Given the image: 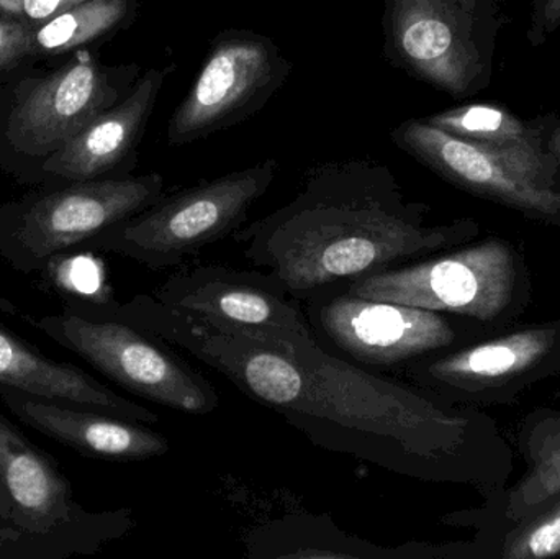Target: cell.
<instances>
[{"label": "cell", "instance_id": "obj_1", "mask_svg": "<svg viewBox=\"0 0 560 559\" xmlns=\"http://www.w3.org/2000/svg\"><path fill=\"white\" fill-rule=\"evenodd\" d=\"M280 343L303 377L278 416L313 445L415 481L469 486L483 499L509 486L513 449L482 409L355 366L313 335Z\"/></svg>", "mask_w": 560, "mask_h": 559}, {"label": "cell", "instance_id": "obj_2", "mask_svg": "<svg viewBox=\"0 0 560 559\" xmlns=\"http://www.w3.org/2000/svg\"><path fill=\"white\" fill-rule=\"evenodd\" d=\"M428 213L427 203L405 197L387 164L326 161L306 171L295 197L233 238L303 304L479 236L474 220L430 223Z\"/></svg>", "mask_w": 560, "mask_h": 559}, {"label": "cell", "instance_id": "obj_3", "mask_svg": "<svg viewBox=\"0 0 560 559\" xmlns=\"http://www.w3.org/2000/svg\"><path fill=\"white\" fill-rule=\"evenodd\" d=\"M140 75L137 62L105 65L97 48L0 71V171L39 186L43 164L120 102Z\"/></svg>", "mask_w": 560, "mask_h": 559}, {"label": "cell", "instance_id": "obj_4", "mask_svg": "<svg viewBox=\"0 0 560 559\" xmlns=\"http://www.w3.org/2000/svg\"><path fill=\"white\" fill-rule=\"evenodd\" d=\"M135 527L130 508L79 504L59 463L0 414V559L92 557Z\"/></svg>", "mask_w": 560, "mask_h": 559}, {"label": "cell", "instance_id": "obj_5", "mask_svg": "<svg viewBox=\"0 0 560 559\" xmlns=\"http://www.w3.org/2000/svg\"><path fill=\"white\" fill-rule=\"evenodd\" d=\"M339 292L459 315L500 331L528 312L533 279L515 243L489 236L364 276Z\"/></svg>", "mask_w": 560, "mask_h": 559}, {"label": "cell", "instance_id": "obj_6", "mask_svg": "<svg viewBox=\"0 0 560 559\" xmlns=\"http://www.w3.org/2000/svg\"><path fill=\"white\" fill-rule=\"evenodd\" d=\"M278 171V161L265 160L173 194L164 193L137 216L92 236L84 249L114 253L154 272L174 271L207 246L235 235L248 220L252 207L275 183Z\"/></svg>", "mask_w": 560, "mask_h": 559}, {"label": "cell", "instance_id": "obj_7", "mask_svg": "<svg viewBox=\"0 0 560 559\" xmlns=\"http://www.w3.org/2000/svg\"><path fill=\"white\" fill-rule=\"evenodd\" d=\"M164 193L166 180L160 173L36 186L20 199L0 203V258L22 275L43 272Z\"/></svg>", "mask_w": 560, "mask_h": 559}, {"label": "cell", "instance_id": "obj_8", "mask_svg": "<svg viewBox=\"0 0 560 559\" xmlns=\"http://www.w3.org/2000/svg\"><path fill=\"white\" fill-rule=\"evenodd\" d=\"M310 330L335 357L369 371L404 370L421 358L495 334L459 315L348 292L303 302Z\"/></svg>", "mask_w": 560, "mask_h": 559}, {"label": "cell", "instance_id": "obj_9", "mask_svg": "<svg viewBox=\"0 0 560 559\" xmlns=\"http://www.w3.org/2000/svg\"><path fill=\"white\" fill-rule=\"evenodd\" d=\"M26 321L135 396L190 416L219 409L215 387L171 345L133 325L62 305Z\"/></svg>", "mask_w": 560, "mask_h": 559}, {"label": "cell", "instance_id": "obj_10", "mask_svg": "<svg viewBox=\"0 0 560 559\" xmlns=\"http://www.w3.org/2000/svg\"><path fill=\"white\" fill-rule=\"evenodd\" d=\"M401 376L460 406L505 407L560 377V318L512 325L454 350L408 364Z\"/></svg>", "mask_w": 560, "mask_h": 559}, {"label": "cell", "instance_id": "obj_11", "mask_svg": "<svg viewBox=\"0 0 560 559\" xmlns=\"http://www.w3.org/2000/svg\"><path fill=\"white\" fill-rule=\"evenodd\" d=\"M292 62L262 33L226 28L213 36L192 88L167 127L170 147H184L243 124L285 84Z\"/></svg>", "mask_w": 560, "mask_h": 559}, {"label": "cell", "instance_id": "obj_12", "mask_svg": "<svg viewBox=\"0 0 560 559\" xmlns=\"http://www.w3.org/2000/svg\"><path fill=\"white\" fill-rule=\"evenodd\" d=\"M390 138L447 183L560 229L559 164L549 154L497 153L424 120L404 121Z\"/></svg>", "mask_w": 560, "mask_h": 559}, {"label": "cell", "instance_id": "obj_13", "mask_svg": "<svg viewBox=\"0 0 560 559\" xmlns=\"http://www.w3.org/2000/svg\"><path fill=\"white\" fill-rule=\"evenodd\" d=\"M151 295L220 330L272 343L313 335L302 302L290 298L269 271L187 263L174 269Z\"/></svg>", "mask_w": 560, "mask_h": 559}, {"label": "cell", "instance_id": "obj_14", "mask_svg": "<svg viewBox=\"0 0 560 559\" xmlns=\"http://www.w3.org/2000/svg\"><path fill=\"white\" fill-rule=\"evenodd\" d=\"M382 53L397 69L447 94L479 74L470 0H382Z\"/></svg>", "mask_w": 560, "mask_h": 559}, {"label": "cell", "instance_id": "obj_15", "mask_svg": "<svg viewBox=\"0 0 560 559\" xmlns=\"http://www.w3.org/2000/svg\"><path fill=\"white\" fill-rule=\"evenodd\" d=\"M174 69L170 62L141 72L120 102L89 121L43 164L39 186L131 176L161 89Z\"/></svg>", "mask_w": 560, "mask_h": 559}, {"label": "cell", "instance_id": "obj_16", "mask_svg": "<svg viewBox=\"0 0 560 559\" xmlns=\"http://www.w3.org/2000/svg\"><path fill=\"white\" fill-rule=\"evenodd\" d=\"M0 399L20 422L85 458L144 462L167 455L171 450L170 440L148 423L62 406L7 387H0Z\"/></svg>", "mask_w": 560, "mask_h": 559}, {"label": "cell", "instance_id": "obj_17", "mask_svg": "<svg viewBox=\"0 0 560 559\" xmlns=\"http://www.w3.org/2000/svg\"><path fill=\"white\" fill-rule=\"evenodd\" d=\"M516 449L525 462L518 481L487 496L483 505L443 519L453 527L492 532L513 524L560 492V410L539 407L516 430Z\"/></svg>", "mask_w": 560, "mask_h": 559}, {"label": "cell", "instance_id": "obj_18", "mask_svg": "<svg viewBox=\"0 0 560 559\" xmlns=\"http://www.w3.org/2000/svg\"><path fill=\"white\" fill-rule=\"evenodd\" d=\"M0 387L22 391L62 406L110 414L156 426L160 416L118 396L74 364L59 363L13 334L0 322Z\"/></svg>", "mask_w": 560, "mask_h": 559}, {"label": "cell", "instance_id": "obj_19", "mask_svg": "<svg viewBox=\"0 0 560 559\" xmlns=\"http://www.w3.org/2000/svg\"><path fill=\"white\" fill-rule=\"evenodd\" d=\"M140 13V0H85L81 5L33 26L36 62H59L81 48H101L130 28Z\"/></svg>", "mask_w": 560, "mask_h": 559}, {"label": "cell", "instance_id": "obj_20", "mask_svg": "<svg viewBox=\"0 0 560 559\" xmlns=\"http://www.w3.org/2000/svg\"><path fill=\"white\" fill-rule=\"evenodd\" d=\"M306 527L305 521H278L249 535V557L256 558H365L421 559V545L377 547L328 528Z\"/></svg>", "mask_w": 560, "mask_h": 559}, {"label": "cell", "instance_id": "obj_21", "mask_svg": "<svg viewBox=\"0 0 560 559\" xmlns=\"http://www.w3.org/2000/svg\"><path fill=\"white\" fill-rule=\"evenodd\" d=\"M423 120L497 153H542L535 131L509 112L492 105H463Z\"/></svg>", "mask_w": 560, "mask_h": 559}, {"label": "cell", "instance_id": "obj_22", "mask_svg": "<svg viewBox=\"0 0 560 559\" xmlns=\"http://www.w3.org/2000/svg\"><path fill=\"white\" fill-rule=\"evenodd\" d=\"M489 559L560 557V492L525 517L492 532H476Z\"/></svg>", "mask_w": 560, "mask_h": 559}, {"label": "cell", "instance_id": "obj_23", "mask_svg": "<svg viewBox=\"0 0 560 559\" xmlns=\"http://www.w3.org/2000/svg\"><path fill=\"white\" fill-rule=\"evenodd\" d=\"M32 32L28 23L16 22L0 12V71L36 62Z\"/></svg>", "mask_w": 560, "mask_h": 559}, {"label": "cell", "instance_id": "obj_24", "mask_svg": "<svg viewBox=\"0 0 560 559\" xmlns=\"http://www.w3.org/2000/svg\"><path fill=\"white\" fill-rule=\"evenodd\" d=\"M85 0H23V22L36 26L81 5Z\"/></svg>", "mask_w": 560, "mask_h": 559}, {"label": "cell", "instance_id": "obj_25", "mask_svg": "<svg viewBox=\"0 0 560 559\" xmlns=\"http://www.w3.org/2000/svg\"><path fill=\"white\" fill-rule=\"evenodd\" d=\"M0 12L9 19L23 22V0H0Z\"/></svg>", "mask_w": 560, "mask_h": 559}, {"label": "cell", "instance_id": "obj_26", "mask_svg": "<svg viewBox=\"0 0 560 559\" xmlns=\"http://www.w3.org/2000/svg\"><path fill=\"white\" fill-rule=\"evenodd\" d=\"M548 151L549 156L560 166V125L552 130L551 137H549Z\"/></svg>", "mask_w": 560, "mask_h": 559}, {"label": "cell", "instance_id": "obj_27", "mask_svg": "<svg viewBox=\"0 0 560 559\" xmlns=\"http://www.w3.org/2000/svg\"><path fill=\"white\" fill-rule=\"evenodd\" d=\"M548 2L546 19H548V22L558 23L560 20V0H548Z\"/></svg>", "mask_w": 560, "mask_h": 559}, {"label": "cell", "instance_id": "obj_28", "mask_svg": "<svg viewBox=\"0 0 560 559\" xmlns=\"http://www.w3.org/2000/svg\"><path fill=\"white\" fill-rule=\"evenodd\" d=\"M555 397L556 399H560V387L558 391H556Z\"/></svg>", "mask_w": 560, "mask_h": 559}]
</instances>
